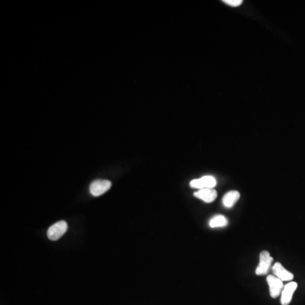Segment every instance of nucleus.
Instances as JSON below:
<instances>
[{
  "label": "nucleus",
  "instance_id": "nucleus-1",
  "mask_svg": "<svg viewBox=\"0 0 305 305\" xmlns=\"http://www.w3.org/2000/svg\"><path fill=\"white\" fill-rule=\"evenodd\" d=\"M273 262V258L271 257L268 251H263L260 255V263L256 269V273L258 276L267 275L271 270V264Z\"/></svg>",
  "mask_w": 305,
  "mask_h": 305
},
{
  "label": "nucleus",
  "instance_id": "nucleus-6",
  "mask_svg": "<svg viewBox=\"0 0 305 305\" xmlns=\"http://www.w3.org/2000/svg\"><path fill=\"white\" fill-rule=\"evenodd\" d=\"M297 288V282H288L283 287L281 294V303L282 305H288L292 301V296Z\"/></svg>",
  "mask_w": 305,
  "mask_h": 305
},
{
  "label": "nucleus",
  "instance_id": "nucleus-9",
  "mask_svg": "<svg viewBox=\"0 0 305 305\" xmlns=\"http://www.w3.org/2000/svg\"><path fill=\"white\" fill-rule=\"evenodd\" d=\"M240 193L237 191H231L225 194L222 199V204L226 208H232L239 199Z\"/></svg>",
  "mask_w": 305,
  "mask_h": 305
},
{
  "label": "nucleus",
  "instance_id": "nucleus-7",
  "mask_svg": "<svg viewBox=\"0 0 305 305\" xmlns=\"http://www.w3.org/2000/svg\"><path fill=\"white\" fill-rule=\"evenodd\" d=\"M272 272H273L274 276L280 279L282 282H291L293 279V274L287 271L282 266V264L278 263V262L272 266Z\"/></svg>",
  "mask_w": 305,
  "mask_h": 305
},
{
  "label": "nucleus",
  "instance_id": "nucleus-8",
  "mask_svg": "<svg viewBox=\"0 0 305 305\" xmlns=\"http://www.w3.org/2000/svg\"><path fill=\"white\" fill-rule=\"evenodd\" d=\"M194 197L202 200L204 202H212L217 197V192L214 188L198 190L197 192H194Z\"/></svg>",
  "mask_w": 305,
  "mask_h": 305
},
{
  "label": "nucleus",
  "instance_id": "nucleus-2",
  "mask_svg": "<svg viewBox=\"0 0 305 305\" xmlns=\"http://www.w3.org/2000/svg\"><path fill=\"white\" fill-rule=\"evenodd\" d=\"M68 226L66 221H58L57 223L54 224L47 230V237L51 241H57L60 239L67 231Z\"/></svg>",
  "mask_w": 305,
  "mask_h": 305
},
{
  "label": "nucleus",
  "instance_id": "nucleus-10",
  "mask_svg": "<svg viewBox=\"0 0 305 305\" xmlns=\"http://www.w3.org/2000/svg\"><path fill=\"white\" fill-rule=\"evenodd\" d=\"M211 228H217V227H225L228 225V221L225 216L218 215V216H214L211 219L209 223Z\"/></svg>",
  "mask_w": 305,
  "mask_h": 305
},
{
  "label": "nucleus",
  "instance_id": "nucleus-11",
  "mask_svg": "<svg viewBox=\"0 0 305 305\" xmlns=\"http://www.w3.org/2000/svg\"><path fill=\"white\" fill-rule=\"evenodd\" d=\"M223 2L232 7H237L242 4V0H224Z\"/></svg>",
  "mask_w": 305,
  "mask_h": 305
},
{
  "label": "nucleus",
  "instance_id": "nucleus-5",
  "mask_svg": "<svg viewBox=\"0 0 305 305\" xmlns=\"http://www.w3.org/2000/svg\"><path fill=\"white\" fill-rule=\"evenodd\" d=\"M111 187V182L108 180H96L90 185V192L92 196L98 197L106 193Z\"/></svg>",
  "mask_w": 305,
  "mask_h": 305
},
{
  "label": "nucleus",
  "instance_id": "nucleus-3",
  "mask_svg": "<svg viewBox=\"0 0 305 305\" xmlns=\"http://www.w3.org/2000/svg\"><path fill=\"white\" fill-rule=\"evenodd\" d=\"M190 186L192 188H197V189H207V188H213L216 186V180L214 176H205L191 181Z\"/></svg>",
  "mask_w": 305,
  "mask_h": 305
},
{
  "label": "nucleus",
  "instance_id": "nucleus-4",
  "mask_svg": "<svg viewBox=\"0 0 305 305\" xmlns=\"http://www.w3.org/2000/svg\"><path fill=\"white\" fill-rule=\"evenodd\" d=\"M266 281L270 287V294H271V297L276 298L282 294V290L284 287L282 281L276 277L274 275L272 276L269 275L266 278Z\"/></svg>",
  "mask_w": 305,
  "mask_h": 305
}]
</instances>
